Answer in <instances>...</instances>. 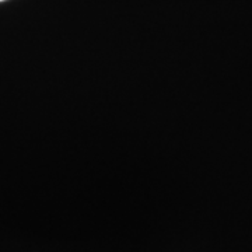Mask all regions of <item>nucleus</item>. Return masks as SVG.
Returning <instances> with one entry per match:
<instances>
[{
	"mask_svg": "<svg viewBox=\"0 0 252 252\" xmlns=\"http://www.w3.org/2000/svg\"><path fill=\"white\" fill-rule=\"evenodd\" d=\"M0 1H3V0H0Z\"/></svg>",
	"mask_w": 252,
	"mask_h": 252,
	"instance_id": "nucleus-1",
	"label": "nucleus"
}]
</instances>
